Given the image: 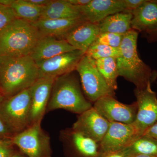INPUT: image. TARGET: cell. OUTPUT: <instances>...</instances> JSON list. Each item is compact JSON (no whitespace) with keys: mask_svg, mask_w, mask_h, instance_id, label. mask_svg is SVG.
I'll list each match as a JSON object with an SVG mask.
<instances>
[{"mask_svg":"<svg viewBox=\"0 0 157 157\" xmlns=\"http://www.w3.org/2000/svg\"><path fill=\"white\" fill-rule=\"evenodd\" d=\"M39 77L36 63L30 56H0V93L5 98L29 88Z\"/></svg>","mask_w":157,"mask_h":157,"instance_id":"cell-1","label":"cell"},{"mask_svg":"<svg viewBox=\"0 0 157 157\" xmlns=\"http://www.w3.org/2000/svg\"><path fill=\"white\" fill-rule=\"evenodd\" d=\"M138 32L130 30L124 35L116 58L119 76L135 84L136 88L144 89L157 78L153 71L140 59L137 50Z\"/></svg>","mask_w":157,"mask_h":157,"instance_id":"cell-2","label":"cell"},{"mask_svg":"<svg viewBox=\"0 0 157 157\" xmlns=\"http://www.w3.org/2000/svg\"><path fill=\"white\" fill-rule=\"evenodd\" d=\"M73 72L55 79L46 113L62 109L79 115L93 107L83 95L79 80Z\"/></svg>","mask_w":157,"mask_h":157,"instance_id":"cell-3","label":"cell"},{"mask_svg":"<svg viewBox=\"0 0 157 157\" xmlns=\"http://www.w3.org/2000/svg\"><path fill=\"white\" fill-rule=\"evenodd\" d=\"M40 37L33 24L17 18L0 30V56H30Z\"/></svg>","mask_w":157,"mask_h":157,"instance_id":"cell-4","label":"cell"},{"mask_svg":"<svg viewBox=\"0 0 157 157\" xmlns=\"http://www.w3.org/2000/svg\"><path fill=\"white\" fill-rule=\"evenodd\" d=\"M30 88L5 98L0 104V118L15 135L30 126Z\"/></svg>","mask_w":157,"mask_h":157,"instance_id":"cell-5","label":"cell"},{"mask_svg":"<svg viewBox=\"0 0 157 157\" xmlns=\"http://www.w3.org/2000/svg\"><path fill=\"white\" fill-rule=\"evenodd\" d=\"M76 70L80 77L85 95L90 102L94 103L104 96L115 95V92L109 88L98 70L95 60L85 54L78 62Z\"/></svg>","mask_w":157,"mask_h":157,"instance_id":"cell-6","label":"cell"},{"mask_svg":"<svg viewBox=\"0 0 157 157\" xmlns=\"http://www.w3.org/2000/svg\"><path fill=\"white\" fill-rule=\"evenodd\" d=\"M41 123L31 125L12 138L14 145L27 157H51L50 138Z\"/></svg>","mask_w":157,"mask_h":157,"instance_id":"cell-7","label":"cell"},{"mask_svg":"<svg viewBox=\"0 0 157 157\" xmlns=\"http://www.w3.org/2000/svg\"><path fill=\"white\" fill-rule=\"evenodd\" d=\"M140 136L133 124L110 122L107 133L99 143L101 156L123 150Z\"/></svg>","mask_w":157,"mask_h":157,"instance_id":"cell-8","label":"cell"},{"mask_svg":"<svg viewBox=\"0 0 157 157\" xmlns=\"http://www.w3.org/2000/svg\"><path fill=\"white\" fill-rule=\"evenodd\" d=\"M137 110L133 124L140 136L157 121V97L152 90L151 84L141 89H135Z\"/></svg>","mask_w":157,"mask_h":157,"instance_id":"cell-9","label":"cell"},{"mask_svg":"<svg viewBox=\"0 0 157 157\" xmlns=\"http://www.w3.org/2000/svg\"><path fill=\"white\" fill-rule=\"evenodd\" d=\"M93 107L109 122L132 124L137 115L136 102L126 104L117 101L114 96H104L94 103Z\"/></svg>","mask_w":157,"mask_h":157,"instance_id":"cell-10","label":"cell"},{"mask_svg":"<svg viewBox=\"0 0 157 157\" xmlns=\"http://www.w3.org/2000/svg\"><path fill=\"white\" fill-rule=\"evenodd\" d=\"M85 54L81 51L75 50L37 62L39 76L56 78L74 72L78 62Z\"/></svg>","mask_w":157,"mask_h":157,"instance_id":"cell-11","label":"cell"},{"mask_svg":"<svg viewBox=\"0 0 157 157\" xmlns=\"http://www.w3.org/2000/svg\"><path fill=\"white\" fill-rule=\"evenodd\" d=\"M59 139L66 151L77 157H101L99 143L71 128L63 130Z\"/></svg>","mask_w":157,"mask_h":157,"instance_id":"cell-12","label":"cell"},{"mask_svg":"<svg viewBox=\"0 0 157 157\" xmlns=\"http://www.w3.org/2000/svg\"><path fill=\"white\" fill-rule=\"evenodd\" d=\"M132 13V29L145 34L151 41L156 40L157 0H144Z\"/></svg>","mask_w":157,"mask_h":157,"instance_id":"cell-13","label":"cell"},{"mask_svg":"<svg viewBox=\"0 0 157 157\" xmlns=\"http://www.w3.org/2000/svg\"><path fill=\"white\" fill-rule=\"evenodd\" d=\"M109 123L93 107L78 115L72 128L99 143L107 133Z\"/></svg>","mask_w":157,"mask_h":157,"instance_id":"cell-14","label":"cell"},{"mask_svg":"<svg viewBox=\"0 0 157 157\" xmlns=\"http://www.w3.org/2000/svg\"><path fill=\"white\" fill-rule=\"evenodd\" d=\"M56 78L39 77L31 86V104L30 126L42 122L46 109Z\"/></svg>","mask_w":157,"mask_h":157,"instance_id":"cell-15","label":"cell"},{"mask_svg":"<svg viewBox=\"0 0 157 157\" xmlns=\"http://www.w3.org/2000/svg\"><path fill=\"white\" fill-rule=\"evenodd\" d=\"M82 16L88 21L99 24L109 15L126 11L124 0H91L80 7Z\"/></svg>","mask_w":157,"mask_h":157,"instance_id":"cell-16","label":"cell"},{"mask_svg":"<svg viewBox=\"0 0 157 157\" xmlns=\"http://www.w3.org/2000/svg\"><path fill=\"white\" fill-rule=\"evenodd\" d=\"M75 50L76 49L65 39L41 36L38 39L30 56L37 63Z\"/></svg>","mask_w":157,"mask_h":157,"instance_id":"cell-17","label":"cell"},{"mask_svg":"<svg viewBox=\"0 0 157 157\" xmlns=\"http://www.w3.org/2000/svg\"><path fill=\"white\" fill-rule=\"evenodd\" d=\"M100 33L98 24L85 21L73 28L64 39L76 50L85 54Z\"/></svg>","mask_w":157,"mask_h":157,"instance_id":"cell-18","label":"cell"},{"mask_svg":"<svg viewBox=\"0 0 157 157\" xmlns=\"http://www.w3.org/2000/svg\"><path fill=\"white\" fill-rule=\"evenodd\" d=\"M86 21L83 17L66 19L39 20L33 25L37 29L40 37L50 36L64 39L73 28Z\"/></svg>","mask_w":157,"mask_h":157,"instance_id":"cell-19","label":"cell"},{"mask_svg":"<svg viewBox=\"0 0 157 157\" xmlns=\"http://www.w3.org/2000/svg\"><path fill=\"white\" fill-rule=\"evenodd\" d=\"M82 17L80 7L72 5L68 0H51L43 7L40 20L66 19Z\"/></svg>","mask_w":157,"mask_h":157,"instance_id":"cell-20","label":"cell"},{"mask_svg":"<svg viewBox=\"0 0 157 157\" xmlns=\"http://www.w3.org/2000/svg\"><path fill=\"white\" fill-rule=\"evenodd\" d=\"M132 12L126 11L109 15L98 24L100 33L124 35L132 29Z\"/></svg>","mask_w":157,"mask_h":157,"instance_id":"cell-21","label":"cell"},{"mask_svg":"<svg viewBox=\"0 0 157 157\" xmlns=\"http://www.w3.org/2000/svg\"><path fill=\"white\" fill-rule=\"evenodd\" d=\"M43 7L33 5L27 0H14L11 6L17 18L32 24L40 19Z\"/></svg>","mask_w":157,"mask_h":157,"instance_id":"cell-22","label":"cell"},{"mask_svg":"<svg viewBox=\"0 0 157 157\" xmlns=\"http://www.w3.org/2000/svg\"><path fill=\"white\" fill-rule=\"evenodd\" d=\"M120 151L126 157L137 154L157 157V140L147 135H143L138 137L126 148Z\"/></svg>","mask_w":157,"mask_h":157,"instance_id":"cell-23","label":"cell"},{"mask_svg":"<svg viewBox=\"0 0 157 157\" xmlns=\"http://www.w3.org/2000/svg\"><path fill=\"white\" fill-rule=\"evenodd\" d=\"M98 70L109 88L113 91L117 89V78L119 76L117 59L109 57L95 60Z\"/></svg>","mask_w":157,"mask_h":157,"instance_id":"cell-24","label":"cell"},{"mask_svg":"<svg viewBox=\"0 0 157 157\" xmlns=\"http://www.w3.org/2000/svg\"><path fill=\"white\" fill-rule=\"evenodd\" d=\"M119 48H114L94 42L90 46L85 55L95 60L100 59L113 57L119 55Z\"/></svg>","mask_w":157,"mask_h":157,"instance_id":"cell-25","label":"cell"},{"mask_svg":"<svg viewBox=\"0 0 157 157\" xmlns=\"http://www.w3.org/2000/svg\"><path fill=\"white\" fill-rule=\"evenodd\" d=\"M124 35L110 33H101L95 42L113 48H119L123 39Z\"/></svg>","mask_w":157,"mask_h":157,"instance_id":"cell-26","label":"cell"},{"mask_svg":"<svg viewBox=\"0 0 157 157\" xmlns=\"http://www.w3.org/2000/svg\"><path fill=\"white\" fill-rule=\"evenodd\" d=\"M17 18L11 7L0 4V30Z\"/></svg>","mask_w":157,"mask_h":157,"instance_id":"cell-27","label":"cell"},{"mask_svg":"<svg viewBox=\"0 0 157 157\" xmlns=\"http://www.w3.org/2000/svg\"><path fill=\"white\" fill-rule=\"evenodd\" d=\"M12 138L0 137V157H11L15 153Z\"/></svg>","mask_w":157,"mask_h":157,"instance_id":"cell-28","label":"cell"},{"mask_svg":"<svg viewBox=\"0 0 157 157\" xmlns=\"http://www.w3.org/2000/svg\"><path fill=\"white\" fill-rule=\"evenodd\" d=\"M14 135V133L0 118V137L12 138Z\"/></svg>","mask_w":157,"mask_h":157,"instance_id":"cell-29","label":"cell"},{"mask_svg":"<svg viewBox=\"0 0 157 157\" xmlns=\"http://www.w3.org/2000/svg\"><path fill=\"white\" fill-rule=\"evenodd\" d=\"M144 0H124L127 12H132L144 2Z\"/></svg>","mask_w":157,"mask_h":157,"instance_id":"cell-30","label":"cell"},{"mask_svg":"<svg viewBox=\"0 0 157 157\" xmlns=\"http://www.w3.org/2000/svg\"><path fill=\"white\" fill-rule=\"evenodd\" d=\"M143 135H147L157 140V121L147 130Z\"/></svg>","mask_w":157,"mask_h":157,"instance_id":"cell-31","label":"cell"},{"mask_svg":"<svg viewBox=\"0 0 157 157\" xmlns=\"http://www.w3.org/2000/svg\"><path fill=\"white\" fill-rule=\"evenodd\" d=\"M91 0H68L69 2L72 5L78 7H84L87 6Z\"/></svg>","mask_w":157,"mask_h":157,"instance_id":"cell-32","label":"cell"},{"mask_svg":"<svg viewBox=\"0 0 157 157\" xmlns=\"http://www.w3.org/2000/svg\"><path fill=\"white\" fill-rule=\"evenodd\" d=\"M29 2L39 7H44L50 2L51 0H27Z\"/></svg>","mask_w":157,"mask_h":157,"instance_id":"cell-33","label":"cell"},{"mask_svg":"<svg viewBox=\"0 0 157 157\" xmlns=\"http://www.w3.org/2000/svg\"><path fill=\"white\" fill-rule=\"evenodd\" d=\"M101 157H126L121 151L115 152L102 155Z\"/></svg>","mask_w":157,"mask_h":157,"instance_id":"cell-34","label":"cell"},{"mask_svg":"<svg viewBox=\"0 0 157 157\" xmlns=\"http://www.w3.org/2000/svg\"><path fill=\"white\" fill-rule=\"evenodd\" d=\"M14 0H0V4L3 6L11 7V4Z\"/></svg>","mask_w":157,"mask_h":157,"instance_id":"cell-35","label":"cell"},{"mask_svg":"<svg viewBox=\"0 0 157 157\" xmlns=\"http://www.w3.org/2000/svg\"><path fill=\"white\" fill-rule=\"evenodd\" d=\"M128 157H157L154 156L149 155L137 154L132 155Z\"/></svg>","mask_w":157,"mask_h":157,"instance_id":"cell-36","label":"cell"},{"mask_svg":"<svg viewBox=\"0 0 157 157\" xmlns=\"http://www.w3.org/2000/svg\"><path fill=\"white\" fill-rule=\"evenodd\" d=\"M11 157H27L25 155L23 154H22L21 152L20 151V152H16Z\"/></svg>","mask_w":157,"mask_h":157,"instance_id":"cell-37","label":"cell"},{"mask_svg":"<svg viewBox=\"0 0 157 157\" xmlns=\"http://www.w3.org/2000/svg\"><path fill=\"white\" fill-rule=\"evenodd\" d=\"M5 97L2 95V94L0 93V104L2 103V102L3 101H4V99H5Z\"/></svg>","mask_w":157,"mask_h":157,"instance_id":"cell-38","label":"cell"},{"mask_svg":"<svg viewBox=\"0 0 157 157\" xmlns=\"http://www.w3.org/2000/svg\"></svg>","mask_w":157,"mask_h":157,"instance_id":"cell-39","label":"cell"}]
</instances>
